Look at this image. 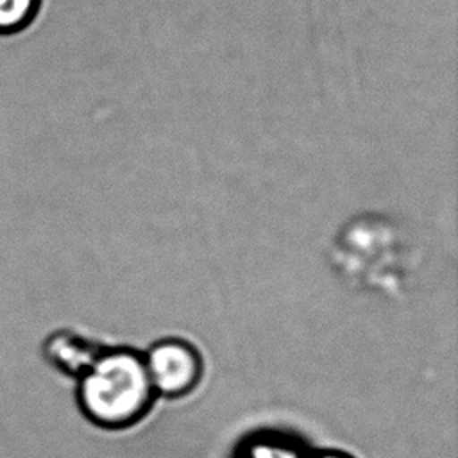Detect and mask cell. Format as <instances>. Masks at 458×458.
<instances>
[{"instance_id": "cell-4", "label": "cell", "mask_w": 458, "mask_h": 458, "mask_svg": "<svg viewBox=\"0 0 458 458\" xmlns=\"http://www.w3.org/2000/svg\"><path fill=\"white\" fill-rule=\"evenodd\" d=\"M233 458H310V451L283 433H256L236 447Z\"/></svg>"}, {"instance_id": "cell-2", "label": "cell", "mask_w": 458, "mask_h": 458, "mask_svg": "<svg viewBox=\"0 0 458 458\" xmlns=\"http://www.w3.org/2000/svg\"><path fill=\"white\" fill-rule=\"evenodd\" d=\"M141 354L156 395L181 399L190 395L202 381V352L186 338H159L141 351Z\"/></svg>"}, {"instance_id": "cell-1", "label": "cell", "mask_w": 458, "mask_h": 458, "mask_svg": "<svg viewBox=\"0 0 458 458\" xmlns=\"http://www.w3.org/2000/svg\"><path fill=\"white\" fill-rule=\"evenodd\" d=\"M75 397L82 415L102 429H127L150 411L156 392L143 354L125 345H104L75 379Z\"/></svg>"}, {"instance_id": "cell-5", "label": "cell", "mask_w": 458, "mask_h": 458, "mask_svg": "<svg viewBox=\"0 0 458 458\" xmlns=\"http://www.w3.org/2000/svg\"><path fill=\"white\" fill-rule=\"evenodd\" d=\"M41 0H0V32L25 27L36 14Z\"/></svg>"}, {"instance_id": "cell-6", "label": "cell", "mask_w": 458, "mask_h": 458, "mask_svg": "<svg viewBox=\"0 0 458 458\" xmlns=\"http://www.w3.org/2000/svg\"><path fill=\"white\" fill-rule=\"evenodd\" d=\"M310 458H354L349 453L344 451H333V449H326V451H317V453H310Z\"/></svg>"}, {"instance_id": "cell-3", "label": "cell", "mask_w": 458, "mask_h": 458, "mask_svg": "<svg viewBox=\"0 0 458 458\" xmlns=\"http://www.w3.org/2000/svg\"><path fill=\"white\" fill-rule=\"evenodd\" d=\"M39 349L52 369L77 379L104 349V344L75 327L59 326L41 338Z\"/></svg>"}]
</instances>
